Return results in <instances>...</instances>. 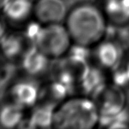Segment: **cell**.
I'll return each instance as SVG.
<instances>
[{
  "instance_id": "cell-2",
  "label": "cell",
  "mask_w": 129,
  "mask_h": 129,
  "mask_svg": "<svg viewBox=\"0 0 129 129\" xmlns=\"http://www.w3.org/2000/svg\"><path fill=\"white\" fill-rule=\"evenodd\" d=\"M100 113L96 102L88 96H69L56 106L53 127L91 129L96 126Z\"/></svg>"
},
{
  "instance_id": "cell-8",
  "label": "cell",
  "mask_w": 129,
  "mask_h": 129,
  "mask_svg": "<svg viewBox=\"0 0 129 129\" xmlns=\"http://www.w3.org/2000/svg\"><path fill=\"white\" fill-rule=\"evenodd\" d=\"M56 105L46 101H39L30 108L29 116L24 123H28L29 127H53V116Z\"/></svg>"
},
{
  "instance_id": "cell-5",
  "label": "cell",
  "mask_w": 129,
  "mask_h": 129,
  "mask_svg": "<svg viewBox=\"0 0 129 129\" xmlns=\"http://www.w3.org/2000/svg\"><path fill=\"white\" fill-rule=\"evenodd\" d=\"M68 10L64 0H35L33 19L41 25L64 23Z\"/></svg>"
},
{
  "instance_id": "cell-12",
  "label": "cell",
  "mask_w": 129,
  "mask_h": 129,
  "mask_svg": "<svg viewBox=\"0 0 129 129\" xmlns=\"http://www.w3.org/2000/svg\"><path fill=\"white\" fill-rule=\"evenodd\" d=\"M5 21H2L0 20V43H2L3 39H4L5 35H7V31H6V25L4 23Z\"/></svg>"
},
{
  "instance_id": "cell-1",
  "label": "cell",
  "mask_w": 129,
  "mask_h": 129,
  "mask_svg": "<svg viewBox=\"0 0 129 129\" xmlns=\"http://www.w3.org/2000/svg\"><path fill=\"white\" fill-rule=\"evenodd\" d=\"M64 25L73 44L89 47L101 43L106 30L104 12L91 3L82 2L68 11Z\"/></svg>"
},
{
  "instance_id": "cell-6",
  "label": "cell",
  "mask_w": 129,
  "mask_h": 129,
  "mask_svg": "<svg viewBox=\"0 0 129 129\" xmlns=\"http://www.w3.org/2000/svg\"><path fill=\"white\" fill-rule=\"evenodd\" d=\"M50 58L39 51L36 47L30 46L19 60L22 72L25 76L38 79L50 69Z\"/></svg>"
},
{
  "instance_id": "cell-9",
  "label": "cell",
  "mask_w": 129,
  "mask_h": 129,
  "mask_svg": "<svg viewBox=\"0 0 129 129\" xmlns=\"http://www.w3.org/2000/svg\"><path fill=\"white\" fill-rule=\"evenodd\" d=\"M96 98L99 113H117L123 106V95L118 88L108 87L96 90Z\"/></svg>"
},
{
  "instance_id": "cell-7",
  "label": "cell",
  "mask_w": 129,
  "mask_h": 129,
  "mask_svg": "<svg viewBox=\"0 0 129 129\" xmlns=\"http://www.w3.org/2000/svg\"><path fill=\"white\" fill-rule=\"evenodd\" d=\"M33 0H7L1 7L3 20L12 25H24L33 19Z\"/></svg>"
},
{
  "instance_id": "cell-3",
  "label": "cell",
  "mask_w": 129,
  "mask_h": 129,
  "mask_svg": "<svg viewBox=\"0 0 129 129\" xmlns=\"http://www.w3.org/2000/svg\"><path fill=\"white\" fill-rule=\"evenodd\" d=\"M72 45V39L64 23L43 25L34 43L51 60L64 57Z\"/></svg>"
},
{
  "instance_id": "cell-4",
  "label": "cell",
  "mask_w": 129,
  "mask_h": 129,
  "mask_svg": "<svg viewBox=\"0 0 129 129\" xmlns=\"http://www.w3.org/2000/svg\"><path fill=\"white\" fill-rule=\"evenodd\" d=\"M41 87L36 79L25 76L13 82L8 90V99L29 110L39 101Z\"/></svg>"
},
{
  "instance_id": "cell-11",
  "label": "cell",
  "mask_w": 129,
  "mask_h": 129,
  "mask_svg": "<svg viewBox=\"0 0 129 129\" xmlns=\"http://www.w3.org/2000/svg\"><path fill=\"white\" fill-rule=\"evenodd\" d=\"M25 109L7 99L0 102V127L2 128H16L24 124L26 115Z\"/></svg>"
},
{
  "instance_id": "cell-10",
  "label": "cell",
  "mask_w": 129,
  "mask_h": 129,
  "mask_svg": "<svg viewBox=\"0 0 129 129\" xmlns=\"http://www.w3.org/2000/svg\"><path fill=\"white\" fill-rule=\"evenodd\" d=\"M29 43L28 40L22 32L7 33L4 39L0 43L1 53L6 59L19 60L27 48L30 47H26L25 43Z\"/></svg>"
}]
</instances>
